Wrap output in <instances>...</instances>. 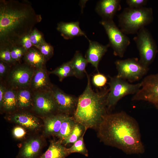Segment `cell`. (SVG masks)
<instances>
[{
	"mask_svg": "<svg viewBox=\"0 0 158 158\" xmlns=\"http://www.w3.org/2000/svg\"><path fill=\"white\" fill-rule=\"evenodd\" d=\"M97 129L98 137L105 145L117 148L127 154L145 152L138 124L125 111L108 113Z\"/></svg>",
	"mask_w": 158,
	"mask_h": 158,
	"instance_id": "6da1fadb",
	"label": "cell"
},
{
	"mask_svg": "<svg viewBox=\"0 0 158 158\" xmlns=\"http://www.w3.org/2000/svg\"><path fill=\"white\" fill-rule=\"evenodd\" d=\"M41 20L29 3L16 0L0 1V45L18 42Z\"/></svg>",
	"mask_w": 158,
	"mask_h": 158,
	"instance_id": "7a4b0ae2",
	"label": "cell"
},
{
	"mask_svg": "<svg viewBox=\"0 0 158 158\" xmlns=\"http://www.w3.org/2000/svg\"><path fill=\"white\" fill-rule=\"evenodd\" d=\"M87 83L83 92L78 98L73 114L76 122L85 128H97L104 116L107 114V99L109 91L106 88L95 92L92 89L90 76L86 72Z\"/></svg>",
	"mask_w": 158,
	"mask_h": 158,
	"instance_id": "3957f363",
	"label": "cell"
},
{
	"mask_svg": "<svg viewBox=\"0 0 158 158\" xmlns=\"http://www.w3.org/2000/svg\"><path fill=\"white\" fill-rule=\"evenodd\" d=\"M118 26L125 34H136L153 20L152 9L143 7L125 8L118 16Z\"/></svg>",
	"mask_w": 158,
	"mask_h": 158,
	"instance_id": "277c9868",
	"label": "cell"
},
{
	"mask_svg": "<svg viewBox=\"0 0 158 158\" xmlns=\"http://www.w3.org/2000/svg\"><path fill=\"white\" fill-rule=\"evenodd\" d=\"M109 79L108 83L109 91L106 102L107 111L114 107L125 96L136 94L141 86V82L131 84L116 76L109 77Z\"/></svg>",
	"mask_w": 158,
	"mask_h": 158,
	"instance_id": "5b68a950",
	"label": "cell"
},
{
	"mask_svg": "<svg viewBox=\"0 0 158 158\" xmlns=\"http://www.w3.org/2000/svg\"><path fill=\"white\" fill-rule=\"evenodd\" d=\"M133 40L139 52V62L149 68L158 51L157 46L152 35L145 27L140 29Z\"/></svg>",
	"mask_w": 158,
	"mask_h": 158,
	"instance_id": "8992f818",
	"label": "cell"
},
{
	"mask_svg": "<svg viewBox=\"0 0 158 158\" xmlns=\"http://www.w3.org/2000/svg\"><path fill=\"white\" fill-rule=\"evenodd\" d=\"M99 23L105 30L114 55L123 57L130 43L129 38L116 25L113 20L102 19Z\"/></svg>",
	"mask_w": 158,
	"mask_h": 158,
	"instance_id": "52a82bcc",
	"label": "cell"
},
{
	"mask_svg": "<svg viewBox=\"0 0 158 158\" xmlns=\"http://www.w3.org/2000/svg\"><path fill=\"white\" fill-rule=\"evenodd\" d=\"M115 64L118 72L116 76L131 83L140 80L149 70V68L142 65L136 58L118 60Z\"/></svg>",
	"mask_w": 158,
	"mask_h": 158,
	"instance_id": "ba28073f",
	"label": "cell"
},
{
	"mask_svg": "<svg viewBox=\"0 0 158 158\" xmlns=\"http://www.w3.org/2000/svg\"><path fill=\"white\" fill-rule=\"evenodd\" d=\"M140 82L141 87L132 100L147 102L158 109V73L146 76Z\"/></svg>",
	"mask_w": 158,
	"mask_h": 158,
	"instance_id": "9c48e42d",
	"label": "cell"
},
{
	"mask_svg": "<svg viewBox=\"0 0 158 158\" xmlns=\"http://www.w3.org/2000/svg\"><path fill=\"white\" fill-rule=\"evenodd\" d=\"M50 90L55 101L57 109L63 114L69 115L73 114L78 98L66 94L55 86H52Z\"/></svg>",
	"mask_w": 158,
	"mask_h": 158,
	"instance_id": "30bf717a",
	"label": "cell"
},
{
	"mask_svg": "<svg viewBox=\"0 0 158 158\" xmlns=\"http://www.w3.org/2000/svg\"><path fill=\"white\" fill-rule=\"evenodd\" d=\"M34 70L29 65H21L15 67L10 72L8 81L13 87L25 88L30 85Z\"/></svg>",
	"mask_w": 158,
	"mask_h": 158,
	"instance_id": "8fae6325",
	"label": "cell"
},
{
	"mask_svg": "<svg viewBox=\"0 0 158 158\" xmlns=\"http://www.w3.org/2000/svg\"><path fill=\"white\" fill-rule=\"evenodd\" d=\"M35 110L42 114L51 113L57 109L50 89L48 91L36 92L34 98Z\"/></svg>",
	"mask_w": 158,
	"mask_h": 158,
	"instance_id": "7c38bea8",
	"label": "cell"
},
{
	"mask_svg": "<svg viewBox=\"0 0 158 158\" xmlns=\"http://www.w3.org/2000/svg\"><path fill=\"white\" fill-rule=\"evenodd\" d=\"M89 44L85 58L88 63L95 68L99 72L98 65L102 58L107 51L108 48L110 47L109 44L103 45L98 42L92 41L88 38Z\"/></svg>",
	"mask_w": 158,
	"mask_h": 158,
	"instance_id": "4fadbf2b",
	"label": "cell"
},
{
	"mask_svg": "<svg viewBox=\"0 0 158 158\" xmlns=\"http://www.w3.org/2000/svg\"><path fill=\"white\" fill-rule=\"evenodd\" d=\"M120 0H101L96 5L95 11L104 20H113L121 7Z\"/></svg>",
	"mask_w": 158,
	"mask_h": 158,
	"instance_id": "5bb4252c",
	"label": "cell"
},
{
	"mask_svg": "<svg viewBox=\"0 0 158 158\" xmlns=\"http://www.w3.org/2000/svg\"><path fill=\"white\" fill-rule=\"evenodd\" d=\"M57 30L66 39L83 36L87 38L85 32L80 29L78 21L70 22H60L58 23Z\"/></svg>",
	"mask_w": 158,
	"mask_h": 158,
	"instance_id": "9a60e30c",
	"label": "cell"
},
{
	"mask_svg": "<svg viewBox=\"0 0 158 158\" xmlns=\"http://www.w3.org/2000/svg\"><path fill=\"white\" fill-rule=\"evenodd\" d=\"M41 142L38 138L26 142L18 154L19 158H38L41 148Z\"/></svg>",
	"mask_w": 158,
	"mask_h": 158,
	"instance_id": "2e32d148",
	"label": "cell"
},
{
	"mask_svg": "<svg viewBox=\"0 0 158 158\" xmlns=\"http://www.w3.org/2000/svg\"><path fill=\"white\" fill-rule=\"evenodd\" d=\"M35 90H42L51 88L48 76L43 68L35 69L34 70L30 85Z\"/></svg>",
	"mask_w": 158,
	"mask_h": 158,
	"instance_id": "e0dca14e",
	"label": "cell"
},
{
	"mask_svg": "<svg viewBox=\"0 0 158 158\" xmlns=\"http://www.w3.org/2000/svg\"><path fill=\"white\" fill-rule=\"evenodd\" d=\"M69 154L61 141H53L47 150L38 158H65Z\"/></svg>",
	"mask_w": 158,
	"mask_h": 158,
	"instance_id": "ac0fdd59",
	"label": "cell"
},
{
	"mask_svg": "<svg viewBox=\"0 0 158 158\" xmlns=\"http://www.w3.org/2000/svg\"><path fill=\"white\" fill-rule=\"evenodd\" d=\"M67 115L60 114L46 118L44 121L45 133L56 135L60 129L62 122Z\"/></svg>",
	"mask_w": 158,
	"mask_h": 158,
	"instance_id": "d6986e66",
	"label": "cell"
},
{
	"mask_svg": "<svg viewBox=\"0 0 158 158\" xmlns=\"http://www.w3.org/2000/svg\"><path fill=\"white\" fill-rule=\"evenodd\" d=\"M24 59L29 66L35 69L43 68L46 60L38 50L33 47L27 51Z\"/></svg>",
	"mask_w": 158,
	"mask_h": 158,
	"instance_id": "ffe728a7",
	"label": "cell"
},
{
	"mask_svg": "<svg viewBox=\"0 0 158 158\" xmlns=\"http://www.w3.org/2000/svg\"><path fill=\"white\" fill-rule=\"evenodd\" d=\"M70 61L73 71L74 76L79 78H82L86 73L85 68L88 63L86 58L81 53L76 51Z\"/></svg>",
	"mask_w": 158,
	"mask_h": 158,
	"instance_id": "44dd1931",
	"label": "cell"
},
{
	"mask_svg": "<svg viewBox=\"0 0 158 158\" xmlns=\"http://www.w3.org/2000/svg\"><path fill=\"white\" fill-rule=\"evenodd\" d=\"M16 123L32 130L38 128L40 125L38 119L30 114L22 113L15 114L12 118Z\"/></svg>",
	"mask_w": 158,
	"mask_h": 158,
	"instance_id": "7402d4cb",
	"label": "cell"
},
{
	"mask_svg": "<svg viewBox=\"0 0 158 158\" xmlns=\"http://www.w3.org/2000/svg\"><path fill=\"white\" fill-rule=\"evenodd\" d=\"M75 122L73 116L67 115L62 122L56 136L63 140L67 138L71 133Z\"/></svg>",
	"mask_w": 158,
	"mask_h": 158,
	"instance_id": "603a6c76",
	"label": "cell"
},
{
	"mask_svg": "<svg viewBox=\"0 0 158 158\" xmlns=\"http://www.w3.org/2000/svg\"><path fill=\"white\" fill-rule=\"evenodd\" d=\"M17 105V91L12 89H7L4 97L2 107L8 111L13 109Z\"/></svg>",
	"mask_w": 158,
	"mask_h": 158,
	"instance_id": "cb8c5ba5",
	"label": "cell"
},
{
	"mask_svg": "<svg viewBox=\"0 0 158 158\" xmlns=\"http://www.w3.org/2000/svg\"><path fill=\"white\" fill-rule=\"evenodd\" d=\"M49 73L58 76L60 81L67 77L74 76L73 71L70 61L63 63L54 70L50 72Z\"/></svg>",
	"mask_w": 158,
	"mask_h": 158,
	"instance_id": "d4e9b609",
	"label": "cell"
},
{
	"mask_svg": "<svg viewBox=\"0 0 158 158\" xmlns=\"http://www.w3.org/2000/svg\"><path fill=\"white\" fill-rule=\"evenodd\" d=\"M85 129L83 125L76 122L70 135L63 140L64 145L74 143L81 137Z\"/></svg>",
	"mask_w": 158,
	"mask_h": 158,
	"instance_id": "484cf974",
	"label": "cell"
},
{
	"mask_svg": "<svg viewBox=\"0 0 158 158\" xmlns=\"http://www.w3.org/2000/svg\"><path fill=\"white\" fill-rule=\"evenodd\" d=\"M29 90L21 89L17 91L18 105L21 108L29 106L32 100V95Z\"/></svg>",
	"mask_w": 158,
	"mask_h": 158,
	"instance_id": "4316f807",
	"label": "cell"
},
{
	"mask_svg": "<svg viewBox=\"0 0 158 158\" xmlns=\"http://www.w3.org/2000/svg\"><path fill=\"white\" fill-rule=\"evenodd\" d=\"M87 129H85L81 137L69 148H68L70 154L73 153H78L85 156H88V152L84 141V136Z\"/></svg>",
	"mask_w": 158,
	"mask_h": 158,
	"instance_id": "83f0119b",
	"label": "cell"
},
{
	"mask_svg": "<svg viewBox=\"0 0 158 158\" xmlns=\"http://www.w3.org/2000/svg\"><path fill=\"white\" fill-rule=\"evenodd\" d=\"M10 50L13 63L19 61L27 52L19 42L10 46Z\"/></svg>",
	"mask_w": 158,
	"mask_h": 158,
	"instance_id": "f1b7e54d",
	"label": "cell"
},
{
	"mask_svg": "<svg viewBox=\"0 0 158 158\" xmlns=\"http://www.w3.org/2000/svg\"><path fill=\"white\" fill-rule=\"evenodd\" d=\"M35 47L40 51L46 59H49L53 54V47L45 41Z\"/></svg>",
	"mask_w": 158,
	"mask_h": 158,
	"instance_id": "f546056e",
	"label": "cell"
},
{
	"mask_svg": "<svg viewBox=\"0 0 158 158\" xmlns=\"http://www.w3.org/2000/svg\"><path fill=\"white\" fill-rule=\"evenodd\" d=\"M0 59L9 64L13 63L10 47L7 45H0Z\"/></svg>",
	"mask_w": 158,
	"mask_h": 158,
	"instance_id": "4dcf8cb0",
	"label": "cell"
},
{
	"mask_svg": "<svg viewBox=\"0 0 158 158\" xmlns=\"http://www.w3.org/2000/svg\"><path fill=\"white\" fill-rule=\"evenodd\" d=\"M107 82V77L99 72L94 74L92 78V84L97 87H102L104 86Z\"/></svg>",
	"mask_w": 158,
	"mask_h": 158,
	"instance_id": "1f68e13d",
	"label": "cell"
},
{
	"mask_svg": "<svg viewBox=\"0 0 158 158\" xmlns=\"http://www.w3.org/2000/svg\"><path fill=\"white\" fill-rule=\"evenodd\" d=\"M29 37L33 45L35 47L45 41L42 34L34 28L29 34Z\"/></svg>",
	"mask_w": 158,
	"mask_h": 158,
	"instance_id": "d6a6232c",
	"label": "cell"
},
{
	"mask_svg": "<svg viewBox=\"0 0 158 158\" xmlns=\"http://www.w3.org/2000/svg\"><path fill=\"white\" fill-rule=\"evenodd\" d=\"M147 0H127L126 2L128 7L132 8H139L143 7L147 4Z\"/></svg>",
	"mask_w": 158,
	"mask_h": 158,
	"instance_id": "836d02e7",
	"label": "cell"
},
{
	"mask_svg": "<svg viewBox=\"0 0 158 158\" xmlns=\"http://www.w3.org/2000/svg\"><path fill=\"white\" fill-rule=\"evenodd\" d=\"M29 35H26L22 37L18 42L26 51L33 46L30 39Z\"/></svg>",
	"mask_w": 158,
	"mask_h": 158,
	"instance_id": "e575fe53",
	"label": "cell"
},
{
	"mask_svg": "<svg viewBox=\"0 0 158 158\" xmlns=\"http://www.w3.org/2000/svg\"><path fill=\"white\" fill-rule=\"evenodd\" d=\"M25 130L20 126H16L13 130V136L17 139H20L23 138L25 135Z\"/></svg>",
	"mask_w": 158,
	"mask_h": 158,
	"instance_id": "d590c367",
	"label": "cell"
},
{
	"mask_svg": "<svg viewBox=\"0 0 158 158\" xmlns=\"http://www.w3.org/2000/svg\"><path fill=\"white\" fill-rule=\"evenodd\" d=\"M9 64L1 61H0V76L3 77L6 74L8 69Z\"/></svg>",
	"mask_w": 158,
	"mask_h": 158,
	"instance_id": "8d00e7d4",
	"label": "cell"
},
{
	"mask_svg": "<svg viewBox=\"0 0 158 158\" xmlns=\"http://www.w3.org/2000/svg\"><path fill=\"white\" fill-rule=\"evenodd\" d=\"M6 87L2 84L0 85V107H2L3 102L5 93L6 90Z\"/></svg>",
	"mask_w": 158,
	"mask_h": 158,
	"instance_id": "74e56055",
	"label": "cell"
}]
</instances>
